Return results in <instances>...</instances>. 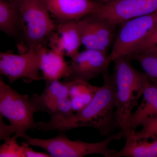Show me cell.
<instances>
[{
  "label": "cell",
  "mask_w": 157,
  "mask_h": 157,
  "mask_svg": "<svg viewBox=\"0 0 157 157\" xmlns=\"http://www.w3.org/2000/svg\"><path fill=\"white\" fill-rule=\"evenodd\" d=\"M104 79L102 86L83 109L67 117H51L48 121L36 122V129L63 132L87 127L97 129L102 136L111 134L118 128L114 117L116 86L113 74Z\"/></svg>",
  "instance_id": "1"
},
{
  "label": "cell",
  "mask_w": 157,
  "mask_h": 157,
  "mask_svg": "<svg viewBox=\"0 0 157 157\" xmlns=\"http://www.w3.org/2000/svg\"><path fill=\"white\" fill-rule=\"evenodd\" d=\"M131 61L126 56L113 61L112 74L116 86L114 117L124 138L128 135L129 122L133 109L138 106L139 99L151 82L146 74L136 70Z\"/></svg>",
  "instance_id": "2"
},
{
  "label": "cell",
  "mask_w": 157,
  "mask_h": 157,
  "mask_svg": "<svg viewBox=\"0 0 157 157\" xmlns=\"http://www.w3.org/2000/svg\"><path fill=\"white\" fill-rule=\"evenodd\" d=\"M18 3L22 32L20 52L23 45L25 51L47 46L56 25L46 6L40 0H18Z\"/></svg>",
  "instance_id": "3"
},
{
  "label": "cell",
  "mask_w": 157,
  "mask_h": 157,
  "mask_svg": "<svg viewBox=\"0 0 157 157\" xmlns=\"http://www.w3.org/2000/svg\"><path fill=\"white\" fill-rule=\"evenodd\" d=\"M124 138L121 131L110 134L105 140L96 143H87L81 140H70L64 134L48 139L34 138L27 135L24 138L29 145L44 149L51 157H82L89 155H101L105 157H113L117 151L109 147L113 140Z\"/></svg>",
  "instance_id": "4"
},
{
  "label": "cell",
  "mask_w": 157,
  "mask_h": 157,
  "mask_svg": "<svg viewBox=\"0 0 157 157\" xmlns=\"http://www.w3.org/2000/svg\"><path fill=\"white\" fill-rule=\"evenodd\" d=\"M0 114L7 119L14 127V136L24 139L27 132L36 129L34 115L36 111L29 97L22 95L5 84L0 87Z\"/></svg>",
  "instance_id": "5"
},
{
  "label": "cell",
  "mask_w": 157,
  "mask_h": 157,
  "mask_svg": "<svg viewBox=\"0 0 157 157\" xmlns=\"http://www.w3.org/2000/svg\"><path fill=\"white\" fill-rule=\"evenodd\" d=\"M157 25V12L121 24L109 54L111 61L132 55Z\"/></svg>",
  "instance_id": "6"
},
{
  "label": "cell",
  "mask_w": 157,
  "mask_h": 157,
  "mask_svg": "<svg viewBox=\"0 0 157 157\" xmlns=\"http://www.w3.org/2000/svg\"><path fill=\"white\" fill-rule=\"evenodd\" d=\"M42 47L30 48L19 54L0 51V74L6 76L11 84L19 79L27 82L43 79L39 73Z\"/></svg>",
  "instance_id": "7"
},
{
  "label": "cell",
  "mask_w": 157,
  "mask_h": 157,
  "mask_svg": "<svg viewBox=\"0 0 157 157\" xmlns=\"http://www.w3.org/2000/svg\"><path fill=\"white\" fill-rule=\"evenodd\" d=\"M45 82V89L41 94H34L29 97L36 112L46 113L51 117H64L73 114L74 111L66 82L59 80Z\"/></svg>",
  "instance_id": "8"
},
{
  "label": "cell",
  "mask_w": 157,
  "mask_h": 157,
  "mask_svg": "<svg viewBox=\"0 0 157 157\" xmlns=\"http://www.w3.org/2000/svg\"><path fill=\"white\" fill-rule=\"evenodd\" d=\"M112 62L107 52L86 49L78 52L71 58L70 72L63 82L81 79L89 82L102 75L103 78L109 75V67Z\"/></svg>",
  "instance_id": "9"
},
{
  "label": "cell",
  "mask_w": 157,
  "mask_h": 157,
  "mask_svg": "<svg viewBox=\"0 0 157 157\" xmlns=\"http://www.w3.org/2000/svg\"><path fill=\"white\" fill-rule=\"evenodd\" d=\"M157 12V0H114L102 4L94 14L115 25Z\"/></svg>",
  "instance_id": "10"
},
{
  "label": "cell",
  "mask_w": 157,
  "mask_h": 157,
  "mask_svg": "<svg viewBox=\"0 0 157 157\" xmlns=\"http://www.w3.org/2000/svg\"><path fill=\"white\" fill-rule=\"evenodd\" d=\"M58 23L77 21L95 12L102 4L92 0H40Z\"/></svg>",
  "instance_id": "11"
},
{
  "label": "cell",
  "mask_w": 157,
  "mask_h": 157,
  "mask_svg": "<svg viewBox=\"0 0 157 157\" xmlns=\"http://www.w3.org/2000/svg\"><path fill=\"white\" fill-rule=\"evenodd\" d=\"M77 21L59 23L48 41L51 49L72 58L82 45Z\"/></svg>",
  "instance_id": "12"
},
{
  "label": "cell",
  "mask_w": 157,
  "mask_h": 157,
  "mask_svg": "<svg viewBox=\"0 0 157 157\" xmlns=\"http://www.w3.org/2000/svg\"><path fill=\"white\" fill-rule=\"evenodd\" d=\"M40 70L45 81L59 80L68 77L70 67L63 55L45 46L41 49Z\"/></svg>",
  "instance_id": "13"
},
{
  "label": "cell",
  "mask_w": 157,
  "mask_h": 157,
  "mask_svg": "<svg viewBox=\"0 0 157 157\" xmlns=\"http://www.w3.org/2000/svg\"><path fill=\"white\" fill-rule=\"evenodd\" d=\"M0 31L20 42L22 39L18 0H0Z\"/></svg>",
  "instance_id": "14"
},
{
  "label": "cell",
  "mask_w": 157,
  "mask_h": 157,
  "mask_svg": "<svg viewBox=\"0 0 157 157\" xmlns=\"http://www.w3.org/2000/svg\"><path fill=\"white\" fill-rule=\"evenodd\" d=\"M125 139L123 147L113 157H157V137L151 142L147 139L135 140L129 135Z\"/></svg>",
  "instance_id": "15"
},
{
  "label": "cell",
  "mask_w": 157,
  "mask_h": 157,
  "mask_svg": "<svg viewBox=\"0 0 157 157\" xmlns=\"http://www.w3.org/2000/svg\"><path fill=\"white\" fill-rule=\"evenodd\" d=\"M89 16L101 50L108 52L115 40L117 25L94 14H90Z\"/></svg>",
  "instance_id": "16"
},
{
  "label": "cell",
  "mask_w": 157,
  "mask_h": 157,
  "mask_svg": "<svg viewBox=\"0 0 157 157\" xmlns=\"http://www.w3.org/2000/svg\"><path fill=\"white\" fill-rule=\"evenodd\" d=\"M66 82L69 89L70 98H80L87 105L97 92L99 87L81 79H74Z\"/></svg>",
  "instance_id": "17"
},
{
  "label": "cell",
  "mask_w": 157,
  "mask_h": 157,
  "mask_svg": "<svg viewBox=\"0 0 157 157\" xmlns=\"http://www.w3.org/2000/svg\"><path fill=\"white\" fill-rule=\"evenodd\" d=\"M128 57L140 64L151 82L157 83V52H141Z\"/></svg>",
  "instance_id": "18"
},
{
  "label": "cell",
  "mask_w": 157,
  "mask_h": 157,
  "mask_svg": "<svg viewBox=\"0 0 157 157\" xmlns=\"http://www.w3.org/2000/svg\"><path fill=\"white\" fill-rule=\"evenodd\" d=\"M157 115V99L146 108L136 109L132 113L128 128V135L136 132V129L141 126L147 119Z\"/></svg>",
  "instance_id": "19"
},
{
  "label": "cell",
  "mask_w": 157,
  "mask_h": 157,
  "mask_svg": "<svg viewBox=\"0 0 157 157\" xmlns=\"http://www.w3.org/2000/svg\"><path fill=\"white\" fill-rule=\"evenodd\" d=\"M141 126L140 131H136L129 136L135 140L157 137V115L147 119Z\"/></svg>",
  "instance_id": "20"
},
{
  "label": "cell",
  "mask_w": 157,
  "mask_h": 157,
  "mask_svg": "<svg viewBox=\"0 0 157 157\" xmlns=\"http://www.w3.org/2000/svg\"><path fill=\"white\" fill-rule=\"evenodd\" d=\"M17 139L14 136L4 139V143L0 145V157H24L22 145Z\"/></svg>",
  "instance_id": "21"
},
{
  "label": "cell",
  "mask_w": 157,
  "mask_h": 157,
  "mask_svg": "<svg viewBox=\"0 0 157 157\" xmlns=\"http://www.w3.org/2000/svg\"><path fill=\"white\" fill-rule=\"evenodd\" d=\"M148 52H157V25L151 33L137 47L132 55Z\"/></svg>",
  "instance_id": "22"
},
{
  "label": "cell",
  "mask_w": 157,
  "mask_h": 157,
  "mask_svg": "<svg viewBox=\"0 0 157 157\" xmlns=\"http://www.w3.org/2000/svg\"><path fill=\"white\" fill-rule=\"evenodd\" d=\"M15 132L14 127L10 124H6L3 121V117L0 115V142L6 137L14 134Z\"/></svg>",
  "instance_id": "23"
},
{
  "label": "cell",
  "mask_w": 157,
  "mask_h": 157,
  "mask_svg": "<svg viewBox=\"0 0 157 157\" xmlns=\"http://www.w3.org/2000/svg\"><path fill=\"white\" fill-rule=\"evenodd\" d=\"M23 149L24 157H49L50 155L40 152L35 151L29 147L27 143L23 142L21 144Z\"/></svg>",
  "instance_id": "24"
},
{
  "label": "cell",
  "mask_w": 157,
  "mask_h": 157,
  "mask_svg": "<svg viewBox=\"0 0 157 157\" xmlns=\"http://www.w3.org/2000/svg\"><path fill=\"white\" fill-rule=\"evenodd\" d=\"M96 1L100 2L103 3V4H105V3H107L109 2H112V1H114V0H96Z\"/></svg>",
  "instance_id": "25"
},
{
  "label": "cell",
  "mask_w": 157,
  "mask_h": 157,
  "mask_svg": "<svg viewBox=\"0 0 157 157\" xmlns=\"http://www.w3.org/2000/svg\"><path fill=\"white\" fill-rule=\"evenodd\" d=\"M0 75H1V74H0ZM5 84H6V83L2 80V79L1 78V77H0V87L3 86L5 85Z\"/></svg>",
  "instance_id": "26"
},
{
  "label": "cell",
  "mask_w": 157,
  "mask_h": 157,
  "mask_svg": "<svg viewBox=\"0 0 157 157\" xmlns=\"http://www.w3.org/2000/svg\"><path fill=\"white\" fill-rule=\"evenodd\" d=\"M0 93H1V90H0ZM1 115V114H0Z\"/></svg>",
  "instance_id": "27"
}]
</instances>
